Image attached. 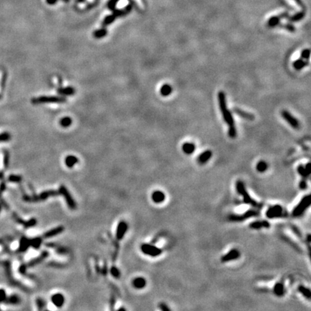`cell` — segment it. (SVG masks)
Segmentation results:
<instances>
[{"label":"cell","mask_w":311,"mask_h":311,"mask_svg":"<svg viewBox=\"0 0 311 311\" xmlns=\"http://www.w3.org/2000/svg\"><path fill=\"white\" fill-rule=\"evenodd\" d=\"M218 99L219 107L222 113L223 118L225 122L229 126V136L230 138H235L237 136V131H236V126H235L234 120L232 116V114L227 107V103H226V94L223 92H220L218 94Z\"/></svg>","instance_id":"obj_1"},{"label":"cell","mask_w":311,"mask_h":311,"mask_svg":"<svg viewBox=\"0 0 311 311\" xmlns=\"http://www.w3.org/2000/svg\"><path fill=\"white\" fill-rule=\"evenodd\" d=\"M236 188L238 193L240 195H241V197H243V202H244L245 203L250 204V205L253 206V207H258V206H259L257 202H256L254 199L251 198V196L248 193L243 182H241V181H237L236 183Z\"/></svg>","instance_id":"obj_2"},{"label":"cell","mask_w":311,"mask_h":311,"mask_svg":"<svg viewBox=\"0 0 311 311\" xmlns=\"http://www.w3.org/2000/svg\"><path fill=\"white\" fill-rule=\"evenodd\" d=\"M310 205V195L307 194L301 199L295 208L292 211V215L298 217L305 212V210Z\"/></svg>","instance_id":"obj_3"},{"label":"cell","mask_w":311,"mask_h":311,"mask_svg":"<svg viewBox=\"0 0 311 311\" xmlns=\"http://www.w3.org/2000/svg\"><path fill=\"white\" fill-rule=\"evenodd\" d=\"M141 251L146 255L152 256V257L159 256L162 253V251L159 248L151 244H143L141 246Z\"/></svg>","instance_id":"obj_4"},{"label":"cell","mask_w":311,"mask_h":311,"mask_svg":"<svg viewBox=\"0 0 311 311\" xmlns=\"http://www.w3.org/2000/svg\"><path fill=\"white\" fill-rule=\"evenodd\" d=\"M266 215V217L270 219L280 218L283 215V208L281 205H279V204L272 206L267 210Z\"/></svg>","instance_id":"obj_5"},{"label":"cell","mask_w":311,"mask_h":311,"mask_svg":"<svg viewBox=\"0 0 311 311\" xmlns=\"http://www.w3.org/2000/svg\"><path fill=\"white\" fill-rule=\"evenodd\" d=\"M66 101V99L64 97H40L38 98H35L32 100V102L33 104H38L40 103H46V102H64Z\"/></svg>","instance_id":"obj_6"},{"label":"cell","mask_w":311,"mask_h":311,"mask_svg":"<svg viewBox=\"0 0 311 311\" xmlns=\"http://www.w3.org/2000/svg\"><path fill=\"white\" fill-rule=\"evenodd\" d=\"M281 115L292 126V128H295V129H298L300 128L299 121L295 117L292 116L291 113L289 112L287 110H282L281 112Z\"/></svg>","instance_id":"obj_7"},{"label":"cell","mask_w":311,"mask_h":311,"mask_svg":"<svg viewBox=\"0 0 311 311\" xmlns=\"http://www.w3.org/2000/svg\"><path fill=\"white\" fill-rule=\"evenodd\" d=\"M258 215V212L255 210H248L243 215H231L229 217V220L231 221H242L248 219V218L254 217Z\"/></svg>","instance_id":"obj_8"},{"label":"cell","mask_w":311,"mask_h":311,"mask_svg":"<svg viewBox=\"0 0 311 311\" xmlns=\"http://www.w3.org/2000/svg\"><path fill=\"white\" fill-rule=\"evenodd\" d=\"M241 256V253L238 251V249H234L231 250L229 251L226 255H224L222 258H221V261L223 263L226 262H229V261H234V260H237L238 258H240Z\"/></svg>","instance_id":"obj_9"},{"label":"cell","mask_w":311,"mask_h":311,"mask_svg":"<svg viewBox=\"0 0 311 311\" xmlns=\"http://www.w3.org/2000/svg\"><path fill=\"white\" fill-rule=\"evenodd\" d=\"M59 193L62 194L65 197L66 201L68 205L70 207L71 209H76V203L74 201V199H72V197H71V194H69L68 190H66L64 186H61L60 187V190H59Z\"/></svg>","instance_id":"obj_10"},{"label":"cell","mask_w":311,"mask_h":311,"mask_svg":"<svg viewBox=\"0 0 311 311\" xmlns=\"http://www.w3.org/2000/svg\"><path fill=\"white\" fill-rule=\"evenodd\" d=\"M289 15L287 12H283L278 16H274L268 20V26L270 28H274V27L280 24V20L283 18H287Z\"/></svg>","instance_id":"obj_11"},{"label":"cell","mask_w":311,"mask_h":311,"mask_svg":"<svg viewBox=\"0 0 311 311\" xmlns=\"http://www.w3.org/2000/svg\"><path fill=\"white\" fill-rule=\"evenodd\" d=\"M127 230H128V224L124 221H122L118 224L116 231V237L118 240L123 239L126 234Z\"/></svg>","instance_id":"obj_12"},{"label":"cell","mask_w":311,"mask_h":311,"mask_svg":"<svg viewBox=\"0 0 311 311\" xmlns=\"http://www.w3.org/2000/svg\"><path fill=\"white\" fill-rule=\"evenodd\" d=\"M233 111L236 113V114H237L238 116H240L241 118H244V119H246V120H253L255 119V116L253 115V114L247 112H245V111L242 110H241L238 107H233Z\"/></svg>","instance_id":"obj_13"},{"label":"cell","mask_w":311,"mask_h":311,"mask_svg":"<svg viewBox=\"0 0 311 311\" xmlns=\"http://www.w3.org/2000/svg\"><path fill=\"white\" fill-rule=\"evenodd\" d=\"M51 302L55 306L61 307L63 306L65 302V298L64 295L61 293H56L51 297Z\"/></svg>","instance_id":"obj_14"},{"label":"cell","mask_w":311,"mask_h":311,"mask_svg":"<svg viewBox=\"0 0 311 311\" xmlns=\"http://www.w3.org/2000/svg\"><path fill=\"white\" fill-rule=\"evenodd\" d=\"M151 198L152 200H153L155 203L160 204L162 203V202L165 200L166 195L163 192H161V191L157 190L153 192V194H152L151 195Z\"/></svg>","instance_id":"obj_15"},{"label":"cell","mask_w":311,"mask_h":311,"mask_svg":"<svg viewBox=\"0 0 311 311\" xmlns=\"http://www.w3.org/2000/svg\"><path fill=\"white\" fill-rule=\"evenodd\" d=\"M212 151H210V150H207V151L202 152V153L199 156L198 158H197L198 163L199 164H204L207 163V162L210 159L211 157H212Z\"/></svg>","instance_id":"obj_16"},{"label":"cell","mask_w":311,"mask_h":311,"mask_svg":"<svg viewBox=\"0 0 311 311\" xmlns=\"http://www.w3.org/2000/svg\"><path fill=\"white\" fill-rule=\"evenodd\" d=\"M182 151L185 153L187 155H190L193 153L194 151H195L196 146L193 143H190V142H186L182 145Z\"/></svg>","instance_id":"obj_17"},{"label":"cell","mask_w":311,"mask_h":311,"mask_svg":"<svg viewBox=\"0 0 311 311\" xmlns=\"http://www.w3.org/2000/svg\"><path fill=\"white\" fill-rule=\"evenodd\" d=\"M250 228L253 229H260L262 228H269L270 224L268 221L262 220V221H254L250 224Z\"/></svg>","instance_id":"obj_18"},{"label":"cell","mask_w":311,"mask_h":311,"mask_svg":"<svg viewBox=\"0 0 311 311\" xmlns=\"http://www.w3.org/2000/svg\"><path fill=\"white\" fill-rule=\"evenodd\" d=\"M274 292L278 297L283 296L285 294V286L282 282H277L274 287Z\"/></svg>","instance_id":"obj_19"},{"label":"cell","mask_w":311,"mask_h":311,"mask_svg":"<svg viewBox=\"0 0 311 311\" xmlns=\"http://www.w3.org/2000/svg\"><path fill=\"white\" fill-rule=\"evenodd\" d=\"M64 227H62V226H59V227H57V228H55V229L50 230V231H48L47 233H45V234H44V237L45 238H51V237H53V236H56V235L59 234V233H61L62 232V231H64Z\"/></svg>","instance_id":"obj_20"},{"label":"cell","mask_w":311,"mask_h":311,"mask_svg":"<svg viewBox=\"0 0 311 311\" xmlns=\"http://www.w3.org/2000/svg\"><path fill=\"white\" fill-rule=\"evenodd\" d=\"M133 285L136 289H143V287H146V280L143 277H138L133 280Z\"/></svg>","instance_id":"obj_21"},{"label":"cell","mask_w":311,"mask_h":311,"mask_svg":"<svg viewBox=\"0 0 311 311\" xmlns=\"http://www.w3.org/2000/svg\"><path fill=\"white\" fill-rule=\"evenodd\" d=\"M307 65H308V61H305L302 58L298 59V60L295 61L293 63V67L297 71L301 70L302 69L307 66Z\"/></svg>","instance_id":"obj_22"},{"label":"cell","mask_w":311,"mask_h":311,"mask_svg":"<svg viewBox=\"0 0 311 311\" xmlns=\"http://www.w3.org/2000/svg\"><path fill=\"white\" fill-rule=\"evenodd\" d=\"M305 15V12L304 11L299 12L295 13V15H292V16L290 17V18H287V19L289 20V21L292 22V23H295V22H298L300 20H302L304 18Z\"/></svg>","instance_id":"obj_23"},{"label":"cell","mask_w":311,"mask_h":311,"mask_svg":"<svg viewBox=\"0 0 311 311\" xmlns=\"http://www.w3.org/2000/svg\"><path fill=\"white\" fill-rule=\"evenodd\" d=\"M79 161L78 158L74 156H69L66 157L65 161L66 165L69 167V168H72L74 165H76Z\"/></svg>","instance_id":"obj_24"},{"label":"cell","mask_w":311,"mask_h":311,"mask_svg":"<svg viewBox=\"0 0 311 311\" xmlns=\"http://www.w3.org/2000/svg\"><path fill=\"white\" fill-rule=\"evenodd\" d=\"M172 87H171V85H169V84H164L160 89L161 94L162 96H164V97L169 96V94H172Z\"/></svg>","instance_id":"obj_25"},{"label":"cell","mask_w":311,"mask_h":311,"mask_svg":"<svg viewBox=\"0 0 311 311\" xmlns=\"http://www.w3.org/2000/svg\"><path fill=\"white\" fill-rule=\"evenodd\" d=\"M298 291L303 295L305 298H307V300H310L311 298V292L310 289L307 288V287L302 286V285H300L298 287Z\"/></svg>","instance_id":"obj_26"},{"label":"cell","mask_w":311,"mask_h":311,"mask_svg":"<svg viewBox=\"0 0 311 311\" xmlns=\"http://www.w3.org/2000/svg\"><path fill=\"white\" fill-rule=\"evenodd\" d=\"M256 170H257L258 172L263 173V172H266V171L267 170L268 164L266 161H260L258 162L257 164H256Z\"/></svg>","instance_id":"obj_27"},{"label":"cell","mask_w":311,"mask_h":311,"mask_svg":"<svg viewBox=\"0 0 311 311\" xmlns=\"http://www.w3.org/2000/svg\"><path fill=\"white\" fill-rule=\"evenodd\" d=\"M297 171H298L299 174L301 175L304 179L307 178V177H308L310 174V172L307 170V169L305 168V166H303L302 164L298 166V167H297Z\"/></svg>","instance_id":"obj_28"},{"label":"cell","mask_w":311,"mask_h":311,"mask_svg":"<svg viewBox=\"0 0 311 311\" xmlns=\"http://www.w3.org/2000/svg\"><path fill=\"white\" fill-rule=\"evenodd\" d=\"M30 245V243L29 240H28L27 238H23V239L21 240V241H20V251H25L27 248L29 247Z\"/></svg>","instance_id":"obj_29"},{"label":"cell","mask_w":311,"mask_h":311,"mask_svg":"<svg viewBox=\"0 0 311 311\" xmlns=\"http://www.w3.org/2000/svg\"><path fill=\"white\" fill-rule=\"evenodd\" d=\"M58 93L61 94H66V95H69L74 93V89L72 87H66V88H60L58 89Z\"/></svg>","instance_id":"obj_30"},{"label":"cell","mask_w":311,"mask_h":311,"mask_svg":"<svg viewBox=\"0 0 311 311\" xmlns=\"http://www.w3.org/2000/svg\"><path fill=\"white\" fill-rule=\"evenodd\" d=\"M116 18L117 17L114 14H112L111 15H108V16L106 17L105 19L104 20V21H103L102 25L103 26H107V25L111 24V23H112V22L116 19Z\"/></svg>","instance_id":"obj_31"},{"label":"cell","mask_w":311,"mask_h":311,"mask_svg":"<svg viewBox=\"0 0 311 311\" xmlns=\"http://www.w3.org/2000/svg\"><path fill=\"white\" fill-rule=\"evenodd\" d=\"M30 246H33V247H35V248H38L39 246L41 245L42 240H41V238H35V239H33L32 241H30Z\"/></svg>","instance_id":"obj_32"},{"label":"cell","mask_w":311,"mask_h":311,"mask_svg":"<svg viewBox=\"0 0 311 311\" xmlns=\"http://www.w3.org/2000/svg\"><path fill=\"white\" fill-rule=\"evenodd\" d=\"M279 25H280V27L284 28V29L287 30V31H289V32L293 33V32L295 31V28L294 27V25L290 24V23H286V24H285V25H280V24H279Z\"/></svg>","instance_id":"obj_33"},{"label":"cell","mask_w":311,"mask_h":311,"mask_svg":"<svg viewBox=\"0 0 311 311\" xmlns=\"http://www.w3.org/2000/svg\"><path fill=\"white\" fill-rule=\"evenodd\" d=\"M106 34H107V30L104 28H102V29L98 30L97 31L94 32V36L96 38H102V37L105 36Z\"/></svg>","instance_id":"obj_34"},{"label":"cell","mask_w":311,"mask_h":311,"mask_svg":"<svg viewBox=\"0 0 311 311\" xmlns=\"http://www.w3.org/2000/svg\"><path fill=\"white\" fill-rule=\"evenodd\" d=\"M72 124V119L70 118H64L61 120V125L64 127H68Z\"/></svg>","instance_id":"obj_35"},{"label":"cell","mask_w":311,"mask_h":311,"mask_svg":"<svg viewBox=\"0 0 311 311\" xmlns=\"http://www.w3.org/2000/svg\"><path fill=\"white\" fill-rule=\"evenodd\" d=\"M120 0H110L107 3V7L110 10L113 11V10L115 9L116 4H118V2Z\"/></svg>","instance_id":"obj_36"},{"label":"cell","mask_w":311,"mask_h":311,"mask_svg":"<svg viewBox=\"0 0 311 311\" xmlns=\"http://www.w3.org/2000/svg\"><path fill=\"white\" fill-rule=\"evenodd\" d=\"M310 50L309 49H304L301 53V58L304 60H307L310 58Z\"/></svg>","instance_id":"obj_37"},{"label":"cell","mask_w":311,"mask_h":311,"mask_svg":"<svg viewBox=\"0 0 311 311\" xmlns=\"http://www.w3.org/2000/svg\"><path fill=\"white\" fill-rule=\"evenodd\" d=\"M57 194V192H43L41 195L40 196V198L41 199H45L48 198V197H50V196L55 195V194Z\"/></svg>","instance_id":"obj_38"},{"label":"cell","mask_w":311,"mask_h":311,"mask_svg":"<svg viewBox=\"0 0 311 311\" xmlns=\"http://www.w3.org/2000/svg\"><path fill=\"white\" fill-rule=\"evenodd\" d=\"M9 139H10V135L8 133L4 132V133H1V134H0V142L9 141Z\"/></svg>","instance_id":"obj_39"},{"label":"cell","mask_w":311,"mask_h":311,"mask_svg":"<svg viewBox=\"0 0 311 311\" xmlns=\"http://www.w3.org/2000/svg\"><path fill=\"white\" fill-rule=\"evenodd\" d=\"M111 274H112V276L115 277V278H118V277H120V272L118 270V269L116 267H112L111 269Z\"/></svg>","instance_id":"obj_40"},{"label":"cell","mask_w":311,"mask_h":311,"mask_svg":"<svg viewBox=\"0 0 311 311\" xmlns=\"http://www.w3.org/2000/svg\"><path fill=\"white\" fill-rule=\"evenodd\" d=\"M158 307H159V308L161 309V310L163 311H169L170 310L169 307L167 306L165 303H164V302L160 303L159 305H158Z\"/></svg>","instance_id":"obj_41"},{"label":"cell","mask_w":311,"mask_h":311,"mask_svg":"<svg viewBox=\"0 0 311 311\" xmlns=\"http://www.w3.org/2000/svg\"><path fill=\"white\" fill-rule=\"evenodd\" d=\"M6 300V293L4 290H0V302Z\"/></svg>","instance_id":"obj_42"},{"label":"cell","mask_w":311,"mask_h":311,"mask_svg":"<svg viewBox=\"0 0 311 311\" xmlns=\"http://www.w3.org/2000/svg\"><path fill=\"white\" fill-rule=\"evenodd\" d=\"M9 302H10V303H17V302H18V297L17 296H15V295H14V296H12L10 297V298L9 299Z\"/></svg>","instance_id":"obj_43"},{"label":"cell","mask_w":311,"mask_h":311,"mask_svg":"<svg viewBox=\"0 0 311 311\" xmlns=\"http://www.w3.org/2000/svg\"><path fill=\"white\" fill-rule=\"evenodd\" d=\"M299 187H300V188L301 189V190H305V189H306L307 183H306V182H305V180L301 181V182H300V185H299Z\"/></svg>","instance_id":"obj_44"},{"label":"cell","mask_w":311,"mask_h":311,"mask_svg":"<svg viewBox=\"0 0 311 311\" xmlns=\"http://www.w3.org/2000/svg\"><path fill=\"white\" fill-rule=\"evenodd\" d=\"M9 180L12 181V182H19L20 180V177L18 176H10L9 177Z\"/></svg>","instance_id":"obj_45"},{"label":"cell","mask_w":311,"mask_h":311,"mask_svg":"<svg viewBox=\"0 0 311 311\" xmlns=\"http://www.w3.org/2000/svg\"><path fill=\"white\" fill-rule=\"evenodd\" d=\"M37 303H38V306L39 309H42L44 307V302L42 299H38L37 300Z\"/></svg>","instance_id":"obj_46"},{"label":"cell","mask_w":311,"mask_h":311,"mask_svg":"<svg viewBox=\"0 0 311 311\" xmlns=\"http://www.w3.org/2000/svg\"><path fill=\"white\" fill-rule=\"evenodd\" d=\"M293 1H295V2H296V4L298 5L299 7H301L302 8L305 7H304L303 4H302V2L301 1H300V0H293Z\"/></svg>","instance_id":"obj_47"},{"label":"cell","mask_w":311,"mask_h":311,"mask_svg":"<svg viewBox=\"0 0 311 311\" xmlns=\"http://www.w3.org/2000/svg\"><path fill=\"white\" fill-rule=\"evenodd\" d=\"M57 1H58V0H46V2L48 3V4L51 5L55 4V3L57 2Z\"/></svg>","instance_id":"obj_48"},{"label":"cell","mask_w":311,"mask_h":311,"mask_svg":"<svg viewBox=\"0 0 311 311\" xmlns=\"http://www.w3.org/2000/svg\"><path fill=\"white\" fill-rule=\"evenodd\" d=\"M84 1H85V0H77L78 2H84Z\"/></svg>","instance_id":"obj_49"},{"label":"cell","mask_w":311,"mask_h":311,"mask_svg":"<svg viewBox=\"0 0 311 311\" xmlns=\"http://www.w3.org/2000/svg\"><path fill=\"white\" fill-rule=\"evenodd\" d=\"M63 1H66V2H68V1H69V0H63Z\"/></svg>","instance_id":"obj_50"}]
</instances>
